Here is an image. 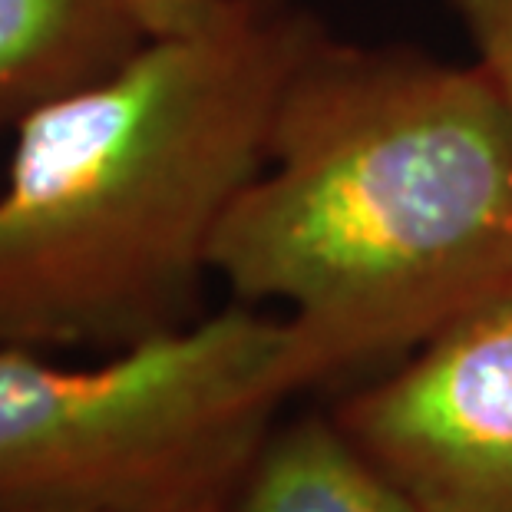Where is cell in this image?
Segmentation results:
<instances>
[{
  "label": "cell",
  "mask_w": 512,
  "mask_h": 512,
  "mask_svg": "<svg viewBox=\"0 0 512 512\" xmlns=\"http://www.w3.org/2000/svg\"><path fill=\"white\" fill-rule=\"evenodd\" d=\"M232 301L288 318L308 387L394 364L512 278V119L473 63L328 27L212 245Z\"/></svg>",
  "instance_id": "1"
},
{
  "label": "cell",
  "mask_w": 512,
  "mask_h": 512,
  "mask_svg": "<svg viewBox=\"0 0 512 512\" xmlns=\"http://www.w3.org/2000/svg\"><path fill=\"white\" fill-rule=\"evenodd\" d=\"M321 30L291 0H232L20 119L0 179V347L113 354L209 314L215 235Z\"/></svg>",
  "instance_id": "2"
},
{
  "label": "cell",
  "mask_w": 512,
  "mask_h": 512,
  "mask_svg": "<svg viewBox=\"0 0 512 512\" xmlns=\"http://www.w3.org/2000/svg\"><path fill=\"white\" fill-rule=\"evenodd\" d=\"M304 390L288 318L242 301L80 367L0 347V506L232 499Z\"/></svg>",
  "instance_id": "3"
},
{
  "label": "cell",
  "mask_w": 512,
  "mask_h": 512,
  "mask_svg": "<svg viewBox=\"0 0 512 512\" xmlns=\"http://www.w3.org/2000/svg\"><path fill=\"white\" fill-rule=\"evenodd\" d=\"M328 413L423 512H512V278Z\"/></svg>",
  "instance_id": "4"
},
{
  "label": "cell",
  "mask_w": 512,
  "mask_h": 512,
  "mask_svg": "<svg viewBox=\"0 0 512 512\" xmlns=\"http://www.w3.org/2000/svg\"><path fill=\"white\" fill-rule=\"evenodd\" d=\"M146 43L126 0H0V136Z\"/></svg>",
  "instance_id": "5"
},
{
  "label": "cell",
  "mask_w": 512,
  "mask_h": 512,
  "mask_svg": "<svg viewBox=\"0 0 512 512\" xmlns=\"http://www.w3.org/2000/svg\"><path fill=\"white\" fill-rule=\"evenodd\" d=\"M225 512H423L328 410L278 420Z\"/></svg>",
  "instance_id": "6"
},
{
  "label": "cell",
  "mask_w": 512,
  "mask_h": 512,
  "mask_svg": "<svg viewBox=\"0 0 512 512\" xmlns=\"http://www.w3.org/2000/svg\"><path fill=\"white\" fill-rule=\"evenodd\" d=\"M473 47V67L493 86L512 119V0H453Z\"/></svg>",
  "instance_id": "7"
},
{
  "label": "cell",
  "mask_w": 512,
  "mask_h": 512,
  "mask_svg": "<svg viewBox=\"0 0 512 512\" xmlns=\"http://www.w3.org/2000/svg\"><path fill=\"white\" fill-rule=\"evenodd\" d=\"M146 37H182L219 24L232 0H126Z\"/></svg>",
  "instance_id": "8"
},
{
  "label": "cell",
  "mask_w": 512,
  "mask_h": 512,
  "mask_svg": "<svg viewBox=\"0 0 512 512\" xmlns=\"http://www.w3.org/2000/svg\"><path fill=\"white\" fill-rule=\"evenodd\" d=\"M228 499L219 503H192V506H166V509H67V506H0V512H225Z\"/></svg>",
  "instance_id": "9"
}]
</instances>
